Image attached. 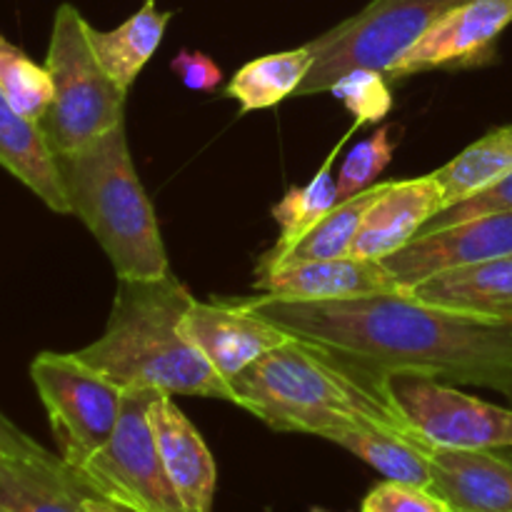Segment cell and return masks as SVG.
I'll list each match as a JSON object with an SVG mask.
<instances>
[{
	"label": "cell",
	"instance_id": "d6a6232c",
	"mask_svg": "<svg viewBox=\"0 0 512 512\" xmlns=\"http://www.w3.org/2000/svg\"><path fill=\"white\" fill-rule=\"evenodd\" d=\"M78 503H80V512H133L128 508H120V505L110 503V500L100 498V495H95L85 483H83V490H80Z\"/></svg>",
	"mask_w": 512,
	"mask_h": 512
},
{
	"label": "cell",
	"instance_id": "f1b7e54d",
	"mask_svg": "<svg viewBox=\"0 0 512 512\" xmlns=\"http://www.w3.org/2000/svg\"><path fill=\"white\" fill-rule=\"evenodd\" d=\"M512 210V170L503 178L493 180L485 188L475 190L468 198L458 200V203L448 205L445 210H440L435 218H430L423 225L418 235H428L433 230L448 228V225L463 223V220L480 218V215H493V213H510Z\"/></svg>",
	"mask_w": 512,
	"mask_h": 512
},
{
	"label": "cell",
	"instance_id": "44dd1931",
	"mask_svg": "<svg viewBox=\"0 0 512 512\" xmlns=\"http://www.w3.org/2000/svg\"><path fill=\"white\" fill-rule=\"evenodd\" d=\"M170 18H173L170 10H158L155 0H145L143 8H138V13L130 15L118 28L95 30L90 25V43L100 65L125 93L133 88L140 70L163 43Z\"/></svg>",
	"mask_w": 512,
	"mask_h": 512
},
{
	"label": "cell",
	"instance_id": "9a60e30c",
	"mask_svg": "<svg viewBox=\"0 0 512 512\" xmlns=\"http://www.w3.org/2000/svg\"><path fill=\"white\" fill-rule=\"evenodd\" d=\"M148 415L160 460L183 508L188 512H213L218 468L203 435L168 393H160L150 403Z\"/></svg>",
	"mask_w": 512,
	"mask_h": 512
},
{
	"label": "cell",
	"instance_id": "ba28073f",
	"mask_svg": "<svg viewBox=\"0 0 512 512\" xmlns=\"http://www.w3.org/2000/svg\"><path fill=\"white\" fill-rule=\"evenodd\" d=\"M30 380L48 413L60 460L78 470L113 435L125 390L80 363L73 353L35 355Z\"/></svg>",
	"mask_w": 512,
	"mask_h": 512
},
{
	"label": "cell",
	"instance_id": "e0dca14e",
	"mask_svg": "<svg viewBox=\"0 0 512 512\" xmlns=\"http://www.w3.org/2000/svg\"><path fill=\"white\" fill-rule=\"evenodd\" d=\"M400 290L433 308L512 323V255L443 270Z\"/></svg>",
	"mask_w": 512,
	"mask_h": 512
},
{
	"label": "cell",
	"instance_id": "d6986e66",
	"mask_svg": "<svg viewBox=\"0 0 512 512\" xmlns=\"http://www.w3.org/2000/svg\"><path fill=\"white\" fill-rule=\"evenodd\" d=\"M83 480L60 460L0 455V512H80Z\"/></svg>",
	"mask_w": 512,
	"mask_h": 512
},
{
	"label": "cell",
	"instance_id": "ffe728a7",
	"mask_svg": "<svg viewBox=\"0 0 512 512\" xmlns=\"http://www.w3.org/2000/svg\"><path fill=\"white\" fill-rule=\"evenodd\" d=\"M330 443L340 445L348 453L358 455L363 463L385 475V480H398V483L420 485L430 488L433 473H430V448L433 445L423 440L408 438L395 430L378 428V425L348 423L328 430L323 435Z\"/></svg>",
	"mask_w": 512,
	"mask_h": 512
},
{
	"label": "cell",
	"instance_id": "603a6c76",
	"mask_svg": "<svg viewBox=\"0 0 512 512\" xmlns=\"http://www.w3.org/2000/svg\"><path fill=\"white\" fill-rule=\"evenodd\" d=\"M390 180L385 183H375L365 188L363 193L345 198L335 205L333 210L323 215L315 225H310L303 233V238L295 240L285 253L270 255L265 253L260 258V265H275L285 263V260H330V258H348L353 240L358 235L360 225H363L365 213L370 205L383 195Z\"/></svg>",
	"mask_w": 512,
	"mask_h": 512
},
{
	"label": "cell",
	"instance_id": "836d02e7",
	"mask_svg": "<svg viewBox=\"0 0 512 512\" xmlns=\"http://www.w3.org/2000/svg\"><path fill=\"white\" fill-rule=\"evenodd\" d=\"M500 453H503L505 458H510V460H512V448H508V450H500Z\"/></svg>",
	"mask_w": 512,
	"mask_h": 512
},
{
	"label": "cell",
	"instance_id": "2e32d148",
	"mask_svg": "<svg viewBox=\"0 0 512 512\" xmlns=\"http://www.w3.org/2000/svg\"><path fill=\"white\" fill-rule=\"evenodd\" d=\"M430 490L453 512H512V460L500 450L430 448Z\"/></svg>",
	"mask_w": 512,
	"mask_h": 512
},
{
	"label": "cell",
	"instance_id": "4dcf8cb0",
	"mask_svg": "<svg viewBox=\"0 0 512 512\" xmlns=\"http://www.w3.org/2000/svg\"><path fill=\"white\" fill-rule=\"evenodd\" d=\"M170 70L183 80L185 88L198 90V93H210L223 80L220 65L200 50H180L170 63Z\"/></svg>",
	"mask_w": 512,
	"mask_h": 512
},
{
	"label": "cell",
	"instance_id": "cb8c5ba5",
	"mask_svg": "<svg viewBox=\"0 0 512 512\" xmlns=\"http://www.w3.org/2000/svg\"><path fill=\"white\" fill-rule=\"evenodd\" d=\"M358 128L360 123H353V128L338 140V145L330 150L325 163L320 165L318 173L313 175V180H310L308 185H303V188H290L288 193H285V198L280 200L278 205H273L270 215H273V220L278 223L280 235L278 240H275L273 248L268 250L270 255L285 253L295 240L303 238V233L310 228V225L318 223L328 210H333L335 205L340 203L338 175L333 173V165L335 160H338L343 145L348 143L350 135H353Z\"/></svg>",
	"mask_w": 512,
	"mask_h": 512
},
{
	"label": "cell",
	"instance_id": "4fadbf2b",
	"mask_svg": "<svg viewBox=\"0 0 512 512\" xmlns=\"http://www.w3.org/2000/svg\"><path fill=\"white\" fill-rule=\"evenodd\" d=\"M255 290L280 300H345L400 290L398 280L378 263L360 258L285 260L258 265Z\"/></svg>",
	"mask_w": 512,
	"mask_h": 512
},
{
	"label": "cell",
	"instance_id": "8992f818",
	"mask_svg": "<svg viewBox=\"0 0 512 512\" xmlns=\"http://www.w3.org/2000/svg\"><path fill=\"white\" fill-rule=\"evenodd\" d=\"M465 0H373L358 15L305 43L313 68L298 95H318L353 68L388 70L418 43L425 30Z\"/></svg>",
	"mask_w": 512,
	"mask_h": 512
},
{
	"label": "cell",
	"instance_id": "30bf717a",
	"mask_svg": "<svg viewBox=\"0 0 512 512\" xmlns=\"http://www.w3.org/2000/svg\"><path fill=\"white\" fill-rule=\"evenodd\" d=\"M510 23L512 0H465L425 30L423 38L388 70V78L403 80L430 70L493 63L495 43Z\"/></svg>",
	"mask_w": 512,
	"mask_h": 512
},
{
	"label": "cell",
	"instance_id": "83f0119b",
	"mask_svg": "<svg viewBox=\"0 0 512 512\" xmlns=\"http://www.w3.org/2000/svg\"><path fill=\"white\" fill-rule=\"evenodd\" d=\"M355 115V123H380L393 110L388 75L368 68H353L340 75L328 90Z\"/></svg>",
	"mask_w": 512,
	"mask_h": 512
},
{
	"label": "cell",
	"instance_id": "4316f807",
	"mask_svg": "<svg viewBox=\"0 0 512 512\" xmlns=\"http://www.w3.org/2000/svg\"><path fill=\"white\" fill-rule=\"evenodd\" d=\"M395 130H400L398 125H380L375 133H370L368 138L360 140V143L345 155L343 165H340L338 170L340 200L353 198V195L363 193L365 188L378 183V175H383V170L388 168L390 160H393L395 148H398V140L393 138Z\"/></svg>",
	"mask_w": 512,
	"mask_h": 512
},
{
	"label": "cell",
	"instance_id": "7a4b0ae2",
	"mask_svg": "<svg viewBox=\"0 0 512 512\" xmlns=\"http://www.w3.org/2000/svg\"><path fill=\"white\" fill-rule=\"evenodd\" d=\"M230 403L280 433L323 438L338 425L365 423L423 440L395 405L388 373L303 338H290L235 375Z\"/></svg>",
	"mask_w": 512,
	"mask_h": 512
},
{
	"label": "cell",
	"instance_id": "8fae6325",
	"mask_svg": "<svg viewBox=\"0 0 512 512\" xmlns=\"http://www.w3.org/2000/svg\"><path fill=\"white\" fill-rule=\"evenodd\" d=\"M512 255V210L510 213L480 215L448 228L418 235L398 253L380 260L385 270L398 280L400 288L428 275L460 265L485 263V260L510 258Z\"/></svg>",
	"mask_w": 512,
	"mask_h": 512
},
{
	"label": "cell",
	"instance_id": "3957f363",
	"mask_svg": "<svg viewBox=\"0 0 512 512\" xmlns=\"http://www.w3.org/2000/svg\"><path fill=\"white\" fill-rule=\"evenodd\" d=\"M193 303L190 290L173 273L118 280L103 335L73 355L125 393L158 390L230 403V383L180 328Z\"/></svg>",
	"mask_w": 512,
	"mask_h": 512
},
{
	"label": "cell",
	"instance_id": "1f68e13d",
	"mask_svg": "<svg viewBox=\"0 0 512 512\" xmlns=\"http://www.w3.org/2000/svg\"><path fill=\"white\" fill-rule=\"evenodd\" d=\"M0 455L3 458H43L50 453L30 435H25L18 425L10 423L8 415L0 413Z\"/></svg>",
	"mask_w": 512,
	"mask_h": 512
},
{
	"label": "cell",
	"instance_id": "7c38bea8",
	"mask_svg": "<svg viewBox=\"0 0 512 512\" xmlns=\"http://www.w3.org/2000/svg\"><path fill=\"white\" fill-rule=\"evenodd\" d=\"M180 328H183L185 338L205 355V360L228 383L265 353L280 348L293 338L270 320L240 308L235 300H225V303H198L195 300L188 313L183 315Z\"/></svg>",
	"mask_w": 512,
	"mask_h": 512
},
{
	"label": "cell",
	"instance_id": "484cf974",
	"mask_svg": "<svg viewBox=\"0 0 512 512\" xmlns=\"http://www.w3.org/2000/svg\"><path fill=\"white\" fill-rule=\"evenodd\" d=\"M0 90L23 118L40 123L53 100L48 68L30 60L18 45L0 35Z\"/></svg>",
	"mask_w": 512,
	"mask_h": 512
},
{
	"label": "cell",
	"instance_id": "7402d4cb",
	"mask_svg": "<svg viewBox=\"0 0 512 512\" xmlns=\"http://www.w3.org/2000/svg\"><path fill=\"white\" fill-rule=\"evenodd\" d=\"M313 68V53L308 45L283 50V53L260 55L243 68L235 70L225 95L240 103V113H253L280 105L298 93L303 80Z\"/></svg>",
	"mask_w": 512,
	"mask_h": 512
},
{
	"label": "cell",
	"instance_id": "d4e9b609",
	"mask_svg": "<svg viewBox=\"0 0 512 512\" xmlns=\"http://www.w3.org/2000/svg\"><path fill=\"white\" fill-rule=\"evenodd\" d=\"M512 170V123L493 128L483 138L455 155L450 163L435 170L445 188V208L468 198L475 190L485 188L493 180ZM443 208V210H445Z\"/></svg>",
	"mask_w": 512,
	"mask_h": 512
},
{
	"label": "cell",
	"instance_id": "5b68a950",
	"mask_svg": "<svg viewBox=\"0 0 512 512\" xmlns=\"http://www.w3.org/2000/svg\"><path fill=\"white\" fill-rule=\"evenodd\" d=\"M53 100L40 130L55 158L73 155L125 123V90L105 73L90 43V23L75 5L55 10L48 58Z\"/></svg>",
	"mask_w": 512,
	"mask_h": 512
},
{
	"label": "cell",
	"instance_id": "5bb4252c",
	"mask_svg": "<svg viewBox=\"0 0 512 512\" xmlns=\"http://www.w3.org/2000/svg\"><path fill=\"white\" fill-rule=\"evenodd\" d=\"M445 208V188L438 175L390 180L365 213L363 225L350 248V258L385 260L413 243L423 225Z\"/></svg>",
	"mask_w": 512,
	"mask_h": 512
},
{
	"label": "cell",
	"instance_id": "6da1fadb",
	"mask_svg": "<svg viewBox=\"0 0 512 512\" xmlns=\"http://www.w3.org/2000/svg\"><path fill=\"white\" fill-rule=\"evenodd\" d=\"M293 338L320 343L388 375H420L512 398V323L418 303L403 290L345 300L235 298Z\"/></svg>",
	"mask_w": 512,
	"mask_h": 512
},
{
	"label": "cell",
	"instance_id": "52a82bcc",
	"mask_svg": "<svg viewBox=\"0 0 512 512\" xmlns=\"http://www.w3.org/2000/svg\"><path fill=\"white\" fill-rule=\"evenodd\" d=\"M158 390H128L108 443L75 475L100 498L133 512H188L180 503L155 445L150 403Z\"/></svg>",
	"mask_w": 512,
	"mask_h": 512
},
{
	"label": "cell",
	"instance_id": "277c9868",
	"mask_svg": "<svg viewBox=\"0 0 512 512\" xmlns=\"http://www.w3.org/2000/svg\"><path fill=\"white\" fill-rule=\"evenodd\" d=\"M70 215H78L113 263L118 280H153L170 273L153 203L128 148L125 123L58 158Z\"/></svg>",
	"mask_w": 512,
	"mask_h": 512
},
{
	"label": "cell",
	"instance_id": "ac0fdd59",
	"mask_svg": "<svg viewBox=\"0 0 512 512\" xmlns=\"http://www.w3.org/2000/svg\"><path fill=\"white\" fill-rule=\"evenodd\" d=\"M0 168L18 178L53 213L70 215L60 180L58 158L48 148L38 123L23 118L0 90Z\"/></svg>",
	"mask_w": 512,
	"mask_h": 512
},
{
	"label": "cell",
	"instance_id": "9c48e42d",
	"mask_svg": "<svg viewBox=\"0 0 512 512\" xmlns=\"http://www.w3.org/2000/svg\"><path fill=\"white\" fill-rule=\"evenodd\" d=\"M388 385L410 428L433 448H512V410L420 375H388Z\"/></svg>",
	"mask_w": 512,
	"mask_h": 512
},
{
	"label": "cell",
	"instance_id": "f546056e",
	"mask_svg": "<svg viewBox=\"0 0 512 512\" xmlns=\"http://www.w3.org/2000/svg\"><path fill=\"white\" fill-rule=\"evenodd\" d=\"M360 512H453L435 490L420 485L385 480L363 500Z\"/></svg>",
	"mask_w": 512,
	"mask_h": 512
}]
</instances>
